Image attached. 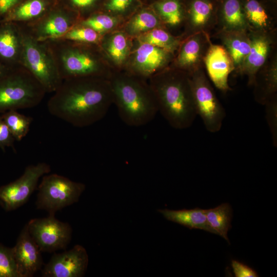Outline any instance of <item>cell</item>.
<instances>
[{
	"mask_svg": "<svg viewBox=\"0 0 277 277\" xmlns=\"http://www.w3.org/2000/svg\"><path fill=\"white\" fill-rule=\"evenodd\" d=\"M248 32L250 50L238 73L246 75L248 85L252 86L258 71L276 51V29L268 31L251 30Z\"/></svg>",
	"mask_w": 277,
	"mask_h": 277,
	"instance_id": "11",
	"label": "cell"
},
{
	"mask_svg": "<svg viewBox=\"0 0 277 277\" xmlns=\"http://www.w3.org/2000/svg\"><path fill=\"white\" fill-rule=\"evenodd\" d=\"M155 8L162 23L168 26L177 27L185 21L186 13L180 0H162Z\"/></svg>",
	"mask_w": 277,
	"mask_h": 277,
	"instance_id": "27",
	"label": "cell"
},
{
	"mask_svg": "<svg viewBox=\"0 0 277 277\" xmlns=\"http://www.w3.org/2000/svg\"><path fill=\"white\" fill-rule=\"evenodd\" d=\"M204 67L216 88L223 92L231 90L228 84V77L234 71V66L232 58L222 45L210 43L204 58Z\"/></svg>",
	"mask_w": 277,
	"mask_h": 277,
	"instance_id": "16",
	"label": "cell"
},
{
	"mask_svg": "<svg viewBox=\"0 0 277 277\" xmlns=\"http://www.w3.org/2000/svg\"><path fill=\"white\" fill-rule=\"evenodd\" d=\"M12 250L19 277H32L41 269L42 251L29 234L27 224L22 230Z\"/></svg>",
	"mask_w": 277,
	"mask_h": 277,
	"instance_id": "17",
	"label": "cell"
},
{
	"mask_svg": "<svg viewBox=\"0 0 277 277\" xmlns=\"http://www.w3.org/2000/svg\"><path fill=\"white\" fill-rule=\"evenodd\" d=\"M216 26L220 31L248 30V25L239 0H224L220 15L217 16Z\"/></svg>",
	"mask_w": 277,
	"mask_h": 277,
	"instance_id": "24",
	"label": "cell"
},
{
	"mask_svg": "<svg viewBox=\"0 0 277 277\" xmlns=\"http://www.w3.org/2000/svg\"><path fill=\"white\" fill-rule=\"evenodd\" d=\"M113 104L122 121L130 127L144 126L159 112L150 87L136 76L117 74L109 77Z\"/></svg>",
	"mask_w": 277,
	"mask_h": 277,
	"instance_id": "3",
	"label": "cell"
},
{
	"mask_svg": "<svg viewBox=\"0 0 277 277\" xmlns=\"http://www.w3.org/2000/svg\"><path fill=\"white\" fill-rule=\"evenodd\" d=\"M173 60L172 52L140 42L133 54L132 68L137 77H151L167 68Z\"/></svg>",
	"mask_w": 277,
	"mask_h": 277,
	"instance_id": "15",
	"label": "cell"
},
{
	"mask_svg": "<svg viewBox=\"0 0 277 277\" xmlns=\"http://www.w3.org/2000/svg\"><path fill=\"white\" fill-rule=\"evenodd\" d=\"M162 22L159 16L148 10H142L128 22L126 31L131 35H140L151 30L160 27Z\"/></svg>",
	"mask_w": 277,
	"mask_h": 277,
	"instance_id": "30",
	"label": "cell"
},
{
	"mask_svg": "<svg viewBox=\"0 0 277 277\" xmlns=\"http://www.w3.org/2000/svg\"><path fill=\"white\" fill-rule=\"evenodd\" d=\"M103 48L106 54L117 66H122L129 53V43L122 32L113 34L104 43Z\"/></svg>",
	"mask_w": 277,
	"mask_h": 277,
	"instance_id": "29",
	"label": "cell"
},
{
	"mask_svg": "<svg viewBox=\"0 0 277 277\" xmlns=\"http://www.w3.org/2000/svg\"><path fill=\"white\" fill-rule=\"evenodd\" d=\"M7 125L15 141H21L28 134L32 118L15 110L7 111L0 116Z\"/></svg>",
	"mask_w": 277,
	"mask_h": 277,
	"instance_id": "31",
	"label": "cell"
},
{
	"mask_svg": "<svg viewBox=\"0 0 277 277\" xmlns=\"http://www.w3.org/2000/svg\"><path fill=\"white\" fill-rule=\"evenodd\" d=\"M185 21L186 37L201 32L209 33L216 26L217 23V15L213 4L210 0H191Z\"/></svg>",
	"mask_w": 277,
	"mask_h": 277,
	"instance_id": "18",
	"label": "cell"
},
{
	"mask_svg": "<svg viewBox=\"0 0 277 277\" xmlns=\"http://www.w3.org/2000/svg\"><path fill=\"white\" fill-rule=\"evenodd\" d=\"M133 0H108L106 8L113 12H122L131 5Z\"/></svg>",
	"mask_w": 277,
	"mask_h": 277,
	"instance_id": "38",
	"label": "cell"
},
{
	"mask_svg": "<svg viewBox=\"0 0 277 277\" xmlns=\"http://www.w3.org/2000/svg\"><path fill=\"white\" fill-rule=\"evenodd\" d=\"M15 141L7 125L0 116V148L3 151L7 147L14 148Z\"/></svg>",
	"mask_w": 277,
	"mask_h": 277,
	"instance_id": "36",
	"label": "cell"
},
{
	"mask_svg": "<svg viewBox=\"0 0 277 277\" xmlns=\"http://www.w3.org/2000/svg\"><path fill=\"white\" fill-rule=\"evenodd\" d=\"M22 48L19 25L10 22L0 24V61L11 68L19 66Z\"/></svg>",
	"mask_w": 277,
	"mask_h": 277,
	"instance_id": "19",
	"label": "cell"
},
{
	"mask_svg": "<svg viewBox=\"0 0 277 277\" xmlns=\"http://www.w3.org/2000/svg\"><path fill=\"white\" fill-rule=\"evenodd\" d=\"M50 171V166L45 162L27 166L18 179L0 187L1 206L11 211L23 205L36 188L39 178Z\"/></svg>",
	"mask_w": 277,
	"mask_h": 277,
	"instance_id": "9",
	"label": "cell"
},
{
	"mask_svg": "<svg viewBox=\"0 0 277 277\" xmlns=\"http://www.w3.org/2000/svg\"><path fill=\"white\" fill-rule=\"evenodd\" d=\"M74 7L78 9H86L92 6L96 0H68Z\"/></svg>",
	"mask_w": 277,
	"mask_h": 277,
	"instance_id": "40",
	"label": "cell"
},
{
	"mask_svg": "<svg viewBox=\"0 0 277 277\" xmlns=\"http://www.w3.org/2000/svg\"><path fill=\"white\" fill-rule=\"evenodd\" d=\"M0 277H19L12 248L0 244Z\"/></svg>",
	"mask_w": 277,
	"mask_h": 277,
	"instance_id": "33",
	"label": "cell"
},
{
	"mask_svg": "<svg viewBox=\"0 0 277 277\" xmlns=\"http://www.w3.org/2000/svg\"><path fill=\"white\" fill-rule=\"evenodd\" d=\"M214 36L219 38L233 61L237 73L242 66L251 48L248 30L220 31Z\"/></svg>",
	"mask_w": 277,
	"mask_h": 277,
	"instance_id": "21",
	"label": "cell"
},
{
	"mask_svg": "<svg viewBox=\"0 0 277 277\" xmlns=\"http://www.w3.org/2000/svg\"><path fill=\"white\" fill-rule=\"evenodd\" d=\"M27 224L29 234L42 252L65 249L71 239V226L56 219L54 215L33 219Z\"/></svg>",
	"mask_w": 277,
	"mask_h": 277,
	"instance_id": "10",
	"label": "cell"
},
{
	"mask_svg": "<svg viewBox=\"0 0 277 277\" xmlns=\"http://www.w3.org/2000/svg\"><path fill=\"white\" fill-rule=\"evenodd\" d=\"M158 211L167 220L177 223L190 229H202L217 234V232L210 226L207 221L205 209L199 208L179 210L164 209H159Z\"/></svg>",
	"mask_w": 277,
	"mask_h": 277,
	"instance_id": "23",
	"label": "cell"
},
{
	"mask_svg": "<svg viewBox=\"0 0 277 277\" xmlns=\"http://www.w3.org/2000/svg\"><path fill=\"white\" fill-rule=\"evenodd\" d=\"M23 0H0V19Z\"/></svg>",
	"mask_w": 277,
	"mask_h": 277,
	"instance_id": "39",
	"label": "cell"
},
{
	"mask_svg": "<svg viewBox=\"0 0 277 277\" xmlns=\"http://www.w3.org/2000/svg\"><path fill=\"white\" fill-rule=\"evenodd\" d=\"M190 75L196 114L202 120L208 131L217 132L220 130L226 116L225 109L217 97L203 68Z\"/></svg>",
	"mask_w": 277,
	"mask_h": 277,
	"instance_id": "8",
	"label": "cell"
},
{
	"mask_svg": "<svg viewBox=\"0 0 277 277\" xmlns=\"http://www.w3.org/2000/svg\"><path fill=\"white\" fill-rule=\"evenodd\" d=\"M266 118L271 134L272 144L277 147V96L265 105Z\"/></svg>",
	"mask_w": 277,
	"mask_h": 277,
	"instance_id": "35",
	"label": "cell"
},
{
	"mask_svg": "<svg viewBox=\"0 0 277 277\" xmlns=\"http://www.w3.org/2000/svg\"><path fill=\"white\" fill-rule=\"evenodd\" d=\"M46 93L25 68L21 65L15 67L0 78V113L36 107Z\"/></svg>",
	"mask_w": 277,
	"mask_h": 277,
	"instance_id": "6",
	"label": "cell"
},
{
	"mask_svg": "<svg viewBox=\"0 0 277 277\" xmlns=\"http://www.w3.org/2000/svg\"><path fill=\"white\" fill-rule=\"evenodd\" d=\"M47 0H23L1 19L0 24L14 23L28 24L36 21L48 11Z\"/></svg>",
	"mask_w": 277,
	"mask_h": 277,
	"instance_id": "22",
	"label": "cell"
},
{
	"mask_svg": "<svg viewBox=\"0 0 277 277\" xmlns=\"http://www.w3.org/2000/svg\"><path fill=\"white\" fill-rule=\"evenodd\" d=\"M231 266L235 277H258L255 270L238 261L232 260Z\"/></svg>",
	"mask_w": 277,
	"mask_h": 277,
	"instance_id": "37",
	"label": "cell"
},
{
	"mask_svg": "<svg viewBox=\"0 0 277 277\" xmlns=\"http://www.w3.org/2000/svg\"><path fill=\"white\" fill-rule=\"evenodd\" d=\"M88 255L82 245L54 253L42 271L43 277H81L85 275L88 264Z\"/></svg>",
	"mask_w": 277,
	"mask_h": 277,
	"instance_id": "12",
	"label": "cell"
},
{
	"mask_svg": "<svg viewBox=\"0 0 277 277\" xmlns=\"http://www.w3.org/2000/svg\"><path fill=\"white\" fill-rule=\"evenodd\" d=\"M112 104L109 78L89 76L63 80L47 107L52 115L83 128L103 119Z\"/></svg>",
	"mask_w": 277,
	"mask_h": 277,
	"instance_id": "1",
	"label": "cell"
},
{
	"mask_svg": "<svg viewBox=\"0 0 277 277\" xmlns=\"http://www.w3.org/2000/svg\"><path fill=\"white\" fill-rule=\"evenodd\" d=\"M101 34L89 27L77 24L61 39L81 44L95 45L102 39Z\"/></svg>",
	"mask_w": 277,
	"mask_h": 277,
	"instance_id": "32",
	"label": "cell"
},
{
	"mask_svg": "<svg viewBox=\"0 0 277 277\" xmlns=\"http://www.w3.org/2000/svg\"><path fill=\"white\" fill-rule=\"evenodd\" d=\"M78 23L72 13L57 9L48 11L35 22L23 25L37 40L49 42L61 39Z\"/></svg>",
	"mask_w": 277,
	"mask_h": 277,
	"instance_id": "13",
	"label": "cell"
},
{
	"mask_svg": "<svg viewBox=\"0 0 277 277\" xmlns=\"http://www.w3.org/2000/svg\"><path fill=\"white\" fill-rule=\"evenodd\" d=\"M47 42L63 80L89 76L109 78L94 45L62 39Z\"/></svg>",
	"mask_w": 277,
	"mask_h": 277,
	"instance_id": "4",
	"label": "cell"
},
{
	"mask_svg": "<svg viewBox=\"0 0 277 277\" xmlns=\"http://www.w3.org/2000/svg\"><path fill=\"white\" fill-rule=\"evenodd\" d=\"M116 22V19L111 16L100 14L91 16L77 24L89 27L102 34L113 28Z\"/></svg>",
	"mask_w": 277,
	"mask_h": 277,
	"instance_id": "34",
	"label": "cell"
},
{
	"mask_svg": "<svg viewBox=\"0 0 277 277\" xmlns=\"http://www.w3.org/2000/svg\"><path fill=\"white\" fill-rule=\"evenodd\" d=\"M18 24L22 39L19 65L33 75L46 93H53L63 80L48 43L37 40L24 25Z\"/></svg>",
	"mask_w": 277,
	"mask_h": 277,
	"instance_id": "5",
	"label": "cell"
},
{
	"mask_svg": "<svg viewBox=\"0 0 277 277\" xmlns=\"http://www.w3.org/2000/svg\"><path fill=\"white\" fill-rule=\"evenodd\" d=\"M139 42L148 43L165 49L174 54L182 41V38L174 36L165 29L158 27L139 36Z\"/></svg>",
	"mask_w": 277,
	"mask_h": 277,
	"instance_id": "28",
	"label": "cell"
},
{
	"mask_svg": "<svg viewBox=\"0 0 277 277\" xmlns=\"http://www.w3.org/2000/svg\"><path fill=\"white\" fill-rule=\"evenodd\" d=\"M241 4L248 30L268 31L276 29L273 18L258 0H245Z\"/></svg>",
	"mask_w": 277,
	"mask_h": 277,
	"instance_id": "25",
	"label": "cell"
},
{
	"mask_svg": "<svg viewBox=\"0 0 277 277\" xmlns=\"http://www.w3.org/2000/svg\"><path fill=\"white\" fill-rule=\"evenodd\" d=\"M12 68L6 66L0 61V78L8 73Z\"/></svg>",
	"mask_w": 277,
	"mask_h": 277,
	"instance_id": "41",
	"label": "cell"
},
{
	"mask_svg": "<svg viewBox=\"0 0 277 277\" xmlns=\"http://www.w3.org/2000/svg\"><path fill=\"white\" fill-rule=\"evenodd\" d=\"M150 87L159 112L172 127L182 130L192 125L197 114L190 74L167 67L151 76Z\"/></svg>",
	"mask_w": 277,
	"mask_h": 277,
	"instance_id": "2",
	"label": "cell"
},
{
	"mask_svg": "<svg viewBox=\"0 0 277 277\" xmlns=\"http://www.w3.org/2000/svg\"><path fill=\"white\" fill-rule=\"evenodd\" d=\"M255 101L264 105L277 96V54L276 51L256 73L253 84Z\"/></svg>",
	"mask_w": 277,
	"mask_h": 277,
	"instance_id": "20",
	"label": "cell"
},
{
	"mask_svg": "<svg viewBox=\"0 0 277 277\" xmlns=\"http://www.w3.org/2000/svg\"><path fill=\"white\" fill-rule=\"evenodd\" d=\"M85 188L84 184L64 176L46 174L42 176L38 187L36 208L54 215L57 211L78 202Z\"/></svg>",
	"mask_w": 277,
	"mask_h": 277,
	"instance_id": "7",
	"label": "cell"
},
{
	"mask_svg": "<svg viewBox=\"0 0 277 277\" xmlns=\"http://www.w3.org/2000/svg\"><path fill=\"white\" fill-rule=\"evenodd\" d=\"M205 214L209 224L217 234L229 243L227 233L231 227L232 209L230 205L223 203L215 208L205 209Z\"/></svg>",
	"mask_w": 277,
	"mask_h": 277,
	"instance_id": "26",
	"label": "cell"
},
{
	"mask_svg": "<svg viewBox=\"0 0 277 277\" xmlns=\"http://www.w3.org/2000/svg\"><path fill=\"white\" fill-rule=\"evenodd\" d=\"M211 42L209 33L201 32L186 37L182 41L173 68L189 74L204 68V58Z\"/></svg>",
	"mask_w": 277,
	"mask_h": 277,
	"instance_id": "14",
	"label": "cell"
}]
</instances>
